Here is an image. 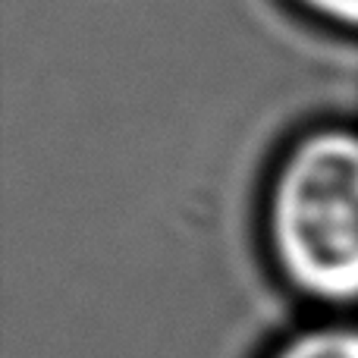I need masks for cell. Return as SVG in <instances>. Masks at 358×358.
I'll return each instance as SVG.
<instances>
[{
	"label": "cell",
	"mask_w": 358,
	"mask_h": 358,
	"mask_svg": "<svg viewBox=\"0 0 358 358\" xmlns=\"http://www.w3.org/2000/svg\"><path fill=\"white\" fill-rule=\"evenodd\" d=\"M267 233L299 292L358 305V132L317 129L292 145L271 185Z\"/></svg>",
	"instance_id": "obj_1"
},
{
	"label": "cell",
	"mask_w": 358,
	"mask_h": 358,
	"mask_svg": "<svg viewBox=\"0 0 358 358\" xmlns=\"http://www.w3.org/2000/svg\"><path fill=\"white\" fill-rule=\"evenodd\" d=\"M273 358H358V327L330 324L292 336Z\"/></svg>",
	"instance_id": "obj_2"
},
{
	"label": "cell",
	"mask_w": 358,
	"mask_h": 358,
	"mask_svg": "<svg viewBox=\"0 0 358 358\" xmlns=\"http://www.w3.org/2000/svg\"><path fill=\"white\" fill-rule=\"evenodd\" d=\"M299 3L340 29L358 31V0H299Z\"/></svg>",
	"instance_id": "obj_3"
}]
</instances>
